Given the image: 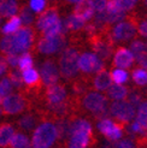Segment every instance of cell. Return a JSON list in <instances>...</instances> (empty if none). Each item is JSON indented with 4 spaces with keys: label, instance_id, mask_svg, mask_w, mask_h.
<instances>
[{
    "label": "cell",
    "instance_id": "obj_9",
    "mask_svg": "<svg viewBox=\"0 0 147 148\" xmlns=\"http://www.w3.org/2000/svg\"><path fill=\"white\" fill-rule=\"evenodd\" d=\"M28 107V99L24 94H10L1 100L3 113L6 116H12L21 113Z\"/></svg>",
    "mask_w": 147,
    "mask_h": 148
},
{
    "label": "cell",
    "instance_id": "obj_33",
    "mask_svg": "<svg viewBox=\"0 0 147 148\" xmlns=\"http://www.w3.org/2000/svg\"><path fill=\"white\" fill-rule=\"evenodd\" d=\"M33 65H34V60H33V57L30 53H24L23 56L19 57L18 68L22 71H25L28 69H33Z\"/></svg>",
    "mask_w": 147,
    "mask_h": 148
},
{
    "label": "cell",
    "instance_id": "obj_39",
    "mask_svg": "<svg viewBox=\"0 0 147 148\" xmlns=\"http://www.w3.org/2000/svg\"><path fill=\"white\" fill-rule=\"evenodd\" d=\"M7 63H6V60H5V57H3V56H0V76L1 75H4V73L7 71Z\"/></svg>",
    "mask_w": 147,
    "mask_h": 148
},
{
    "label": "cell",
    "instance_id": "obj_22",
    "mask_svg": "<svg viewBox=\"0 0 147 148\" xmlns=\"http://www.w3.org/2000/svg\"><path fill=\"white\" fill-rule=\"evenodd\" d=\"M128 92H129L128 88L120 84H111V87L106 90L107 97L116 101H121L122 99H126L128 97Z\"/></svg>",
    "mask_w": 147,
    "mask_h": 148
},
{
    "label": "cell",
    "instance_id": "obj_15",
    "mask_svg": "<svg viewBox=\"0 0 147 148\" xmlns=\"http://www.w3.org/2000/svg\"><path fill=\"white\" fill-rule=\"evenodd\" d=\"M58 22H60L59 14H58V6L57 5L46 6V9L36 18V29L42 33L48 27L58 23Z\"/></svg>",
    "mask_w": 147,
    "mask_h": 148
},
{
    "label": "cell",
    "instance_id": "obj_38",
    "mask_svg": "<svg viewBox=\"0 0 147 148\" xmlns=\"http://www.w3.org/2000/svg\"><path fill=\"white\" fill-rule=\"evenodd\" d=\"M91 3H92L94 11H98V12L105 11L107 7V1H91Z\"/></svg>",
    "mask_w": 147,
    "mask_h": 148
},
{
    "label": "cell",
    "instance_id": "obj_27",
    "mask_svg": "<svg viewBox=\"0 0 147 148\" xmlns=\"http://www.w3.org/2000/svg\"><path fill=\"white\" fill-rule=\"evenodd\" d=\"M130 52L133 53L134 58H136V60H139L147 54V45L141 40H134L130 45Z\"/></svg>",
    "mask_w": 147,
    "mask_h": 148
},
{
    "label": "cell",
    "instance_id": "obj_40",
    "mask_svg": "<svg viewBox=\"0 0 147 148\" xmlns=\"http://www.w3.org/2000/svg\"><path fill=\"white\" fill-rule=\"evenodd\" d=\"M137 63H139V65H140V66H142L144 70L147 71V54H146L145 57H142L141 59H139Z\"/></svg>",
    "mask_w": 147,
    "mask_h": 148
},
{
    "label": "cell",
    "instance_id": "obj_34",
    "mask_svg": "<svg viewBox=\"0 0 147 148\" xmlns=\"http://www.w3.org/2000/svg\"><path fill=\"white\" fill-rule=\"evenodd\" d=\"M12 92V84L10 82V79L7 77H4L0 81V99H4L6 97H9Z\"/></svg>",
    "mask_w": 147,
    "mask_h": 148
},
{
    "label": "cell",
    "instance_id": "obj_24",
    "mask_svg": "<svg viewBox=\"0 0 147 148\" xmlns=\"http://www.w3.org/2000/svg\"><path fill=\"white\" fill-rule=\"evenodd\" d=\"M136 124L140 127V129L147 135V101L144 100L137 110V116H136Z\"/></svg>",
    "mask_w": 147,
    "mask_h": 148
},
{
    "label": "cell",
    "instance_id": "obj_1",
    "mask_svg": "<svg viewBox=\"0 0 147 148\" xmlns=\"http://www.w3.org/2000/svg\"><path fill=\"white\" fill-rule=\"evenodd\" d=\"M34 29L30 27H23L17 33L4 36L0 40V52H3L6 56L28 53V51L32 48L34 43Z\"/></svg>",
    "mask_w": 147,
    "mask_h": 148
},
{
    "label": "cell",
    "instance_id": "obj_18",
    "mask_svg": "<svg viewBox=\"0 0 147 148\" xmlns=\"http://www.w3.org/2000/svg\"><path fill=\"white\" fill-rule=\"evenodd\" d=\"M94 12L95 11L93 9L91 1H76L75 7H74V11H72L74 14L81 17L84 22L91 19L93 17Z\"/></svg>",
    "mask_w": 147,
    "mask_h": 148
},
{
    "label": "cell",
    "instance_id": "obj_11",
    "mask_svg": "<svg viewBox=\"0 0 147 148\" xmlns=\"http://www.w3.org/2000/svg\"><path fill=\"white\" fill-rule=\"evenodd\" d=\"M104 68V63L92 52H84L78 58V70L86 76H91L94 72L97 73Z\"/></svg>",
    "mask_w": 147,
    "mask_h": 148
},
{
    "label": "cell",
    "instance_id": "obj_3",
    "mask_svg": "<svg viewBox=\"0 0 147 148\" xmlns=\"http://www.w3.org/2000/svg\"><path fill=\"white\" fill-rule=\"evenodd\" d=\"M74 111L82 107L94 118L101 121L107 117V98L98 92H88L80 99H71Z\"/></svg>",
    "mask_w": 147,
    "mask_h": 148
},
{
    "label": "cell",
    "instance_id": "obj_42",
    "mask_svg": "<svg viewBox=\"0 0 147 148\" xmlns=\"http://www.w3.org/2000/svg\"><path fill=\"white\" fill-rule=\"evenodd\" d=\"M3 114V108H1V99H0V117Z\"/></svg>",
    "mask_w": 147,
    "mask_h": 148
},
{
    "label": "cell",
    "instance_id": "obj_2",
    "mask_svg": "<svg viewBox=\"0 0 147 148\" xmlns=\"http://www.w3.org/2000/svg\"><path fill=\"white\" fill-rule=\"evenodd\" d=\"M94 143L95 138L91 123L84 118H78L74 114L67 148H91Z\"/></svg>",
    "mask_w": 147,
    "mask_h": 148
},
{
    "label": "cell",
    "instance_id": "obj_30",
    "mask_svg": "<svg viewBox=\"0 0 147 148\" xmlns=\"http://www.w3.org/2000/svg\"><path fill=\"white\" fill-rule=\"evenodd\" d=\"M131 77H133L134 83L139 87H144L147 84V71L141 68L134 69L133 73H131Z\"/></svg>",
    "mask_w": 147,
    "mask_h": 148
},
{
    "label": "cell",
    "instance_id": "obj_43",
    "mask_svg": "<svg viewBox=\"0 0 147 148\" xmlns=\"http://www.w3.org/2000/svg\"><path fill=\"white\" fill-rule=\"evenodd\" d=\"M144 4H145V6H147V0H146V1H144Z\"/></svg>",
    "mask_w": 147,
    "mask_h": 148
},
{
    "label": "cell",
    "instance_id": "obj_12",
    "mask_svg": "<svg viewBox=\"0 0 147 148\" xmlns=\"http://www.w3.org/2000/svg\"><path fill=\"white\" fill-rule=\"evenodd\" d=\"M65 46H67V38L64 34H59L53 38L40 39L36 49L42 54H53L58 51H62Z\"/></svg>",
    "mask_w": 147,
    "mask_h": 148
},
{
    "label": "cell",
    "instance_id": "obj_25",
    "mask_svg": "<svg viewBox=\"0 0 147 148\" xmlns=\"http://www.w3.org/2000/svg\"><path fill=\"white\" fill-rule=\"evenodd\" d=\"M10 147L11 148H33L28 136L24 134H21V132H14V135L10 142Z\"/></svg>",
    "mask_w": 147,
    "mask_h": 148
},
{
    "label": "cell",
    "instance_id": "obj_21",
    "mask_svg": "<svg viewBox=\"0 0 147 148\" xmlns=\"http://www.w3.org/2000/svg\"><path fill=\"white\" fill-rule=\"evenodd\" d=\"M63 25L65 27L67 30L78 32V30H81V29L84 28L86 23H84V21L81 18V17H78V16H76V14L71 13V14H69L67 18H65Z\"/></svg>",
    "mask_w": 147,
    "mask_h": 148
},
{
    "label": "cell",
    "instance_id": "obj_35",
    "mask_svg": "<svg viewBox=\"0 0 147 148\" xmlns=\"http://www.w3.org/2000/svg\"><path fill=\"white\" fill-rule=\"evenodd\" d=\"M111 148H137L136 143L129 138H123L111 145Z\"/></svg>",
    "mask_w": 147,
    "mask_h": 148
},
{
    "label": "cell",
    "instance_id": "obj_37",
    "mask_svg": "<svg viewBox=\"0 0 147 148\" xmlns=\"http://www.w3.org/2000/svg\"><path fill=\"white\" fill-rule=\"evenodd\" d=\"M5 60L7 63V65L12 66V68L14 69L16 66H18V60H19V57L17 54H9L5 57Z\"/></svg>",
    "mask_w": 147,
    "mask_h": 148
},
{
    "label": "cell",
    "instance_id": "obj_17",
    "mask_svg": "<svg viewBox=\"0 0 147 148\" xmlns=\"http://www.w3.org/2000/svg\"><path fill=\"white\" fill-rule=\"evenodd\" d=\"M111 83H112L111 76H110L109 71L105 68L95 73L94 78L92 79V86L95 90H107L111 87Z\"/></svg>",
    "mask_w": 147,
    "mask_h": 148
},
{
    "label": "cell",
    "instance_id": "obj_14",
    "mask_svg": "<svg viewBox=\"0 0 147 148\" xmlns=\"http://www.w3.org/2000/svg\"><path fill=\"white\" fill-rule=\"evenodd\" d=\"M45 101H46V106L59 105V103L69 101L67 87L62 83H57L51 87H47V89L45 90Z\"/></svg>",
    "mask_w": 147,
    "mask_h": 148
},
{
    "label": "cell",
    "instance_id": "obj_31",
    "mask_svg": "<svg viewBox=\"0 0 147 148\" xmlns=\"http://www.w3.org/2000/svg\"><path fill=\"white\" fill-rule=\"evenodd\" d=\"M110 76H111V79L115 82V84H120V86H122V83L128 82L129 79L128 71L122 69H113L112 72L110 73Z\"/></svg>",
    "mask_w": 147,
    "mask_h": 148
},
{
    "label": "cell",
    "instance_id": "obj_7",
    "mask_svg": "<svg viewBox=\"0 0 147 148\" xmlns=\"http://www.w3.org/2000/svg\"><path fill=\"white\" fill-rule=\"evenodd\" d=\"M137 19L136 16H127V19L120 22L112 32L110 33V36L115 42H123L129 41L137 34Z\"/></svg>",
    "mask_w": 147,
    "mask_h": 148
},
{
    "label": "cell",
    "instance_id": "obj_10",
    "mask_svg": "<svg viewBox=\"0 0 147 148\" xmlns=\"http://www.w3.org/2000/svg\"><path fill=\"white\" fill-rule=\"evenodd\" d=\"M124 127H126V125H122L117 122H113L110 119V118H105V119H101L97 123V128H98L99 132L104 135L109 141H111V142L120 141V138L124 134Z\"/></svg>",
    "mask_w": 147,
    "mask_h": 148
},
{
    "label": "cell",
    "instance_id": "obj_20",
    "mask_svg": "<svg viewBox=\"0 0 147 148\" xmlns=\"http://www.w3.org/2000/svg\"><path fill=\"white\" fill-rule=\"evenodd\" d=\"M19 10L17 1L11 0H1L0 1V17H13Z\"/></svg>",
    "mask_w": 147,
    "mask_h": 148
},
{
    "label": "cell",
    "instance_id": "obj_6",
    "mask_svg": "<svg viewBox=\"0 0 147 148\" xmlns=\"http://www.w3.org/2000/svg\"><path fill=\"white\" fill-rule=\"evenodd\" d=\"M57 140V130L53 122H43L33 132V148H49Z\"/></svg>",
    "mask_w": 147,
    "mask_h": 148
},
{
    "label": "cell",
    "instance_id": "obj_16",
    "mask_svg": "<svg viewBox=\"0 0 147 148\" xmlns=\"http://www.w3.org/2000/svg\"><path fill=\"white\" fill-rule=\"evenodd\" d=\"M134 56L133 53L126 47H120L115 51L113 54V62L112 65L115 66L116 69H128L130 68L134 63Z\"/></svg>",
    "mask_w": 147,
    "mask_h": 148
},
{
    "label": "cell",
    "instance_id": "obj_32",
    "mask_svg": "<svg viewBox=\"0 0 147 148\" xmlns=\"http://www.w3.org/2000/svg\"><path fill=\"white\" fill-rule=\"evenodd\" d=\"M128 102L131 106H140V103L144 101V94L141 89H130L128 92Z\"/></svg>",
    "mask_w": 147,
    "mask_h": 148
},
{
    "label": "cell",
    "instance_id": "obj_41",
    "mask_svg": "<svg viewBox=\"0 0 147 148\" xmlns=\"http://www.w3.org/2000/svg\"><path fill=\"white\" fill-rule=\"evenodd\" d=\"M97 148H111V146H110V145H102V146L97 147Z\"/></svg>",
    "mask_w": 147,
    "mask_h": 148
},
{
    "label": "cell",
    "instance_id": "obj_8",
    "mask_svg": "<svg viewBox=\"0 0 147 148\" xmlns=\"http://www.w3.org/2000/svg\"><path fill=\"white\" fill-rule=\"evenodd\" d=\"M110 113L116 119L117 123L127 125L135 116V108L128 101H113L110 106Z\"/></svg>",
    "mask_w": 147,
    "mask_h": 148
},
{
    "label": "cell",
    "instance_id": "obj_45",
    "mask_svg": "<svg viewBox=\"0 0 147 148\" xmlns=\"http://www.w3.org/2000/svg\"><path fill=\"white\" fill-rule=\"evenodd\" d=\"M146 45H147V43H146Z\"/></svg>",
    "mask_w": 147,
    "mask_h": 148
},
{
    "label": "cell",
    "instance_id": "obj_28",
    "mask_svg": "<svg viewBox=\"0 0 147 148\" xmlns=\"http://www.w3.org/2000/svg\"><path fill=\"white\" fill-rule=\"evenodd\" d=\"M18 11H19V19L22 22V24H24L25 27H30L34 22V14L30 11L29 5H21Z\"/></svg>",
    "mask_w": 147,
    "mask_h": 148
},
{
    "label": "cell",
    "instance_id": "obj_26",
    "mask_svg": "<svg viewBox=\"0 0 147 148\" xmlns=\"http://www.w3.org/2000/svg\"><path fill=\"white\" fill-rule=\"evenodd\" d=\"M21 24H22V22H21L19 17L13 16V17H11L9 21H7V23H5V25L1 29V32L5 34V36L12 35L14 33H17L21 29Z\"/></svg>",
    "mask_w": 147,
    "mask_h": 148
},
{
    "label": "cell",
    "instance_id": "obj_19",
    "mask_svg": "<svg viewBox=\"0 0 147 148\" xmlns=\"http://www.w3.org/2000/svg\"><path fill=\"white\" fill-rule=\"evenodd\" d=\"M14 135V128L10 123H3L0 125V148H7Z\"/></svg>",
    "mask_w": 147,
    "mask_h": 148
},
{
    "label": "cell",
    "instance_id": "obj_29",
    "mask_svg": "<svg viewBox=\"0 0 147 148\" xmlns=\"http://www.w3.org/2000/svg\"><path fill=\"white\" fill-rule=\"evenodd\" d=\"M7 78L10 79V82L12 86H14L19 90L24 92V87H23V77L21 75V71L17 69H12L7 73Z\"/></svg>",
    "mask_w": 147,
    "mask_h": 148
},
{
    "label": "cell",
    "instance_id": "obj_5",
    "mask_svg": "<svg viewBox=\"0 0 147 148\" xmlns=\"http://www.w3.org/2000/svg\"><path fill=\"white\" fill-rule=\"evenodd\" d=\"M89 46L94 54L104 63L107 62L113 52V41L110 36V32H101L88 39Z\"/></svg>",
    "mask_w": 147,
    "mask_h": 148
},
{
    "label": "cell",
    "instance_id": "obj_44",
    "mask_svg": "<svg viewBox=\"0 0 147 148\" xmlns=\"http://www.w3.org/2000/svg\"><path fill=\"white\" fill-rule=\"evenodd\" d=\"M0 19H1V17H0Z\"/></svg>",
    "mask_w": 147,
    "mask_h": 148
},
{
    "label": "cell",
    "instance_id": "obj_13",
    "mask_svg": "<svg viewBox=\"0 0 147 148\" xmlns=\"http://www.w3.org/2000/svg\"><path fill=\"white\" fill-rule=\"evenodd\" d=\"M41 83L46 87H51L58 83L59 79V69L53 59H47L40 65Z\"/></svg>",
    "mask_w": 147,
    "mask_h": 148
},
{
    "label": "cell",
    "instance_id": "obj_4",
    "mask_svg": "<svg viewBox=\"0 0 147 148\" xmlns=\"http://www.w3.org/2000/svg\"><path fill=\"white\" fill-rule=\"evenodd\" d=\"M78 49L74 46L65 47L59 57V71L65 79L76 78L78 73Z\"/></svg>",
    "mask_w": 147,
    "mask_h": 148
},
{
    "label": "cell",
    "instance_id": "obj_36",
    "mask_svg": "<svg viewBox=\"0 0 147 148\" xmlns=\"http://www.w3.org/2000/svg\"><path fill=\"white\" fill-rule=\"evenodd\" d=\"M46 1H43V0H32L30 3H29V7L35 11V12H38V13H41L43 10L46 9Z\"/></svg>",
    "mask_w": 147,
    "mask_h": 148
},
{
    "label": "cell",
    "instance_id": "obj_23",
    "mask_svg": "<svg viewBox=\"0 0 147 148\" xmlns=\"http://www.w3.org/2000/svg\"><path fill=\"white\" fill-rule=\"evenodd\" d=\"M38 122V117L34 113H25L24 116H22L21 118H18L17 121V125L19 127V129L25 130V131H32L34 129V127L36 125Z\"/></svg>",
    "mask_w": 147,
    "mask_h": 148
}]
</instances>
